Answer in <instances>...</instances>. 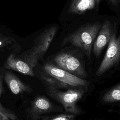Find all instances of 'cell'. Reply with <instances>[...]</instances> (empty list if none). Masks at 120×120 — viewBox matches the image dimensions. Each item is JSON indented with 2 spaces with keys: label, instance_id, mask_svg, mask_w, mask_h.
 Here are the masks:
<instances>
[{
  "label": "cell",
  "instance_id": "8",
  "mask_svg": "<svg viewBox=\"0 0 120 120\" xmlns=\"http://www.w3.org/2000/svg\"><path fill=\"white\" fill-rule=\"evenodd\" d=\"M5 67L7 69H12L25 75L34 76L33 68L26 62L17 59L14 54H11L8 57Z\"/></svg>",
  "mask_w": 120,
  "mask_h": 120
},
{
  "label": "cell",
  "instance_id": "5",
  "mask_svg": "<svg viewBox=\"0 0 120 120\" xmlns=\"http://www.w3.org/2000/svg\"><path fill=\"white\" fill-rule=\"evenodd\" d=\"M43 69L49 76L64 85L84 87L87 86L89 83L86 80L66 71L51 63L45 64L43 67Z\"/></svg>",
  "mask_w": 120,
  "mask_h": 120
},
{
  "label": "cell",
  "instance_id": "9",
  "mask_svg": "<svg viewBox=\"0 0 120 120\" xmlns=\"http://www.w3.org/2000/svg\"><path fill=\"white\" fill-rule=\"evenodd\" d=\"M99 0H72L69 5L68 13L80 15L87 11L96 8Z\"/></svg>",
  "mask_w": 120,
  "mask_h": 120
},
{
  "label": "cell",
  "instance_id": "13",
  "mask_svg": "<svg viewBox=\"0 0 120 120\" xmlns=\"http://www.w3.org/2000/svg\"><path fill=\"white\" fill-rule=\"evenodd\" d=\"M2 91V80H1V75L0 73V97L1 95V93ZM0 112L2 113L3 114L6 115L7 117L9 118L11 120H15L16 118L15 115L11 112L10 111L7 109L2 106V105L0 103Z\"/></svg>",
  "mask_w": 120,
  "mask_h": 120
},
{
  "label": "cell",
  "instance_id": "11",
  "mask_svg": "<svg viewBox=\"0 0 120 120\" xmlns=\"http://www.w3.org/2000/svg\"><path fill=\"white\" fill-rule=\"evenodd\" d=\"M52 108V105L50 101L45 97L40 96L33 101L31 111L32 113L37 114L48 112Z\"/></svg>",
  "mask_w": 120,
  "mask_h": 120
},
{
  "label": "cell",
  "instance_id": "16",
  "mask_svg": "<svg viewBox=\"0 0 120 120\" xmlns=\"http://www.w3.org/2000/svg\"><path fill=\"white\" fill-rule=\"evenodd\" d=\"M109 2L113 5L116 6L120 1V0H109Z\"/></svg>",
  "mask_w": 120,
  "mask_h": 120
},
{
  "label": "cell",
  "instance_id": "2",
  "mask_svg": "<svg viewBox=\"0 0 120 120\" xmlns=\"http://www.w3.org/2000/svg\"><path fill=\"white\" fill-rule=\"evenodd\" d=\"M57 30V27L55 26L45 30L38 38L32 48L25 55L24 60L32 68L47 52Z\"/></svg>",
  "mask_w": 120,
  "mask_h": 120
},
{
  "label": "cell",
  "instance_id": "4",
  "mask_svg": "<svg viewBox=\"0 0 120 120\" xmlns=\"http://www.w3.org/2000/svg\"><path fill=\"white\" fill-rule=\"evenodd\" d=\"M48 91L49 95L60 102L65 110L74 114H78L80 110L76 103L81 98L83 91L81 90L70 89L66 91L58 90L55 87L48 86Z\"/></svg>",
  "mask_w": 120,
  "mask_h": 120
},
{
  "label": "cell",
  "instance_id": "1",
  "mask_svg": "<svg viewBox=\"0 0 120 120\" xmlns=\"http://www.w3.org/2000/svg\"><path fill=\"white\" fill-rule=\"evenodd\" d=\"M101 26L102 24L98 22L85 24L66 37L61 45L69 44L80 48L90 58L93 44Z\"/></svg>",
  "mask_w": 120,
  "mask_h": 120
},
{
  "label": "cell",
  "instance_id": "15",
  "mask_svg": "<svg viewBox=\"0 0 120 120\" xmlns=\"http://www.w3.org/2000/svg\"><path fill=\"white\" fill-rule=\"evenodd\" d=\"M0 120H11L9 118L0 112Z\"/></svg>",
  "mask_w": 120,
  "mask_h": 120
},
{
  "label": "cell",
  "instance_id": "10",
  "mask_svg": "<svg viewBox=\"0 0 120 120\" xmlns=\"http://www.w3.org/2000/svg\"><path fill=\"white\" fill-rule=\"evenodd\" d=\"M5 81L10 91L15 95L23 92H30V87L23 83L17 76L10 72H6L4 76Z\"/></svg>",
  "mask_w": 120,
  "mask_h": 120
},
{
  "label": "cell",
  "instance_id": "3",
  "mask_svg": "<svg viewBox=\"0 0 120 120\" xmlns=\"http://www.w3.org/2000/svg\"><path fill=\"white\" fill-rule=\"evenodd\" d=\"M120 63V28L118 32L113 28L112 35L105 56L96 72L100 75L110 68Z\"/></svg>",
  "mask_w": 120,
  "mask_h": 120
},
{
  "label": "cell",
  "instance_id": "12",
  "mask_svg": "<svg viewBox=\"0 0 120 120\" xmlns=\"http://www.w3.org/2000/svg\"><path fill=\"white\" fill-rule=\"evenodd\" d=\"M102 100L105 103L120 101V83L107 92L103 96Z\"/></svg>",
  "mask_w": 120,
  "mask_h": 120
},
{
  "label": "cell",
  "instance_id": "14",
  "mask_svg": "<svg viewBox=\"0 0 120 120\" xmlns=\"http://www.w3.org/2000/svg\"><path fill=\"white\" fill-rule=\"evenodd\" d=\"M75 116L73 114H61L58 115L51 120H74Z\"/></svg>",
  "mask_w": 120,
  "mask_h": 120
},
{
  "label": "cell",
  "instance_id": "6",
  "mask_svg": "<svg viewBox=\"0 0 120 120\" xmlns=\"http://www.w3.org/2000/svg\"><path fill=\"white\" fill-rule=\"evenodd\" d=\"M53 60L56 66L80 78L86 77L87 75L80 60L70 53H60L54 57Z\"/></svg>",
  "mask_w": 120,
  "mask_h": 120
},
{
  "label": "cell",
  "instance_id": "7",
  "mask_svg": "<svg viewBox=\"0 0 120 120\" xmlns=\"http://www.w3.org/2000/svg\"><path fill=\"white\" fill-rule=\"evenodd\" d=\"M113 28L111 22L109 20H106L102 24L93 45L92 51L96 56L99 55L102 50L108 45Z\"/></svg>",
  "mask_w": 120,
  "mask_h": 120
},
{
  "label": "cell",
  "instance_id": "17",
  "mask_svg": "<svg viewBox=\"0 0 120 120\" xmlns=\"http://www.w3.org/2000/svg\"><path fill=\"white\" fill-rule=\"evenodd\" d=\"M3 45V43L0 40V46H1Z\"/></svg>",
  "mask_w": 120,
  "mask_h": 120
}]
</instances>
